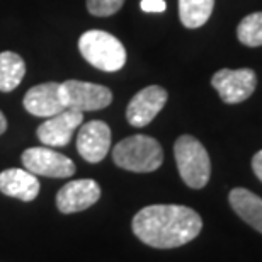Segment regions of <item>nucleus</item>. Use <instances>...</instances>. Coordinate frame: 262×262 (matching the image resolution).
Masks as SVG:
<instances>
[{"label":"nucleus","instance_id":"obj_1","mask_svg":"<svg viewBox=\"0 0 262 262\" xmlns=\"http://www.w3.org/2000/svg\"><path fill=\"white\" fill-rule=\"evenodd\" d=\"M131 228L148 247L176 249L198 237L203 220L194 209L181 204H151L135 214Z\"/></svg>","mask_w":262,"mask_h":262},{"label":"nucleus","instance_id":"obj_2","mask_svg":"<svg viewBox=\"0 0 262 262\" xmlns=\"http://www.w3.org/2000/svg\"><path fill=\"white\" fill-rule=\"evenodd\" d=\"M113 160L118 167L129 172H154L164 162L160 143L151 136L133 135L113 148Z\"/></svg>","mask_w":262,"mask_h":262},{"label":"nucleus","instance_id":"obj_3","mask_svg":"<svg viewBox=\"0 0 262 262\" xmlns=\"http://www.w3.org/2000/svg\"><path fill=\"white\" fill-rule=\"evenodd\" d=\"M78 50L92 67L102 72H118L126 63V50L116 36L106 31H87L78 39Z\"/></svg>","mask_w":262,"mask_h":262},{"label":"nucleus","instance_id":"obj_4","mask_svg":"<svg viewBox=\"0 0 262 262\" xmlns=\"http://www.w3.org/2000/svg\"><path fill=\"white\" fill-rule=\"evenodd\" d=\"M177 170L191 189H203L211 176V162L206 148L191 135H182L174 145Z\"/></svg>","mask_w":262,"mask_h":262},{"label":"nucleus","instance_id":"obj_5","mask_svg":"<svg viewBox=\"0 0 262 262\" xmlns=\"http://www.w3.org/2000/svg\"><path fill=\"white\" fill-rule=\"evenodd\" d=\"M63 99L67 109L75 111H99L107 107L113 102V92L107 87L99 83L82 82V80H67L61 83Z\"/></svg>","mask_w":262,"mask_h":262},{"label":"nucleus","instance_id":"obj_6","mask_svg":"<svg viewBox=\"0 0 262 262\" xmlns=\"http://www.w3.org/2000/svg\"><path fill=\"white\" fill-rule=\"evenodd\" d=\"M211 85L216 89L223 102L238 104L252 96L257 85V75L250 68H240V70H223L216 72L211 78Z\"/></svg>","mask_w":262,"mask_h":262},{"label":"nucleus","instance_id":"obj_7","mask_svg":"<svg viewBox=\"0 0 262 262\" xmlns=\"http://www.w3.org/2000/svg\"><path fill=\"white\" fill-rule=\"evenodd\" d=\"M26 170L34 176L65 179L75 174V164L68 157L53 151L48 146H33L28 148L20 157Z\"/></svg>","mask_w":262,"mask_h":262},{"label":"nucleus","instance_id":"obj_8","mask_svg":"<svg viewBox=\"0 0 262 262\" xmlns=\"http://www.w3.org/2000/svg\"><path fill=\"white\" fill-rule=\"evenodd\" d=\"M169 94L160 85H148L135 94L126 107V119L131 126L143 128L164 109Z\"/></svg>","mask_w":262,"mask_h":262},{"label":"nucleus","instance_id":"obj_9","mask_svg":"<svg viewBox=\"0 0 262 262\" xmlns=\"http://www.w3.org/2000/svg\"><path fill=\"white\" fill-rule=\"evenodd\" d=\"M111 148V128L104 121L94 119L82 124L77 135V150L89 164H97Z\"/></svg>","mask_w":262,"mask_h":262},{"label":"nucleus","instance_id":"obj_10","mask_svg":"<svg viewBox=\"0 0 262 262\" xmlns=\"http://www.w3.org/2000/svg\"><path fill=\"white\" fill-rule=\"evenodd\" d=\"M23 104L26 111L38 118H51L67 109L63 89L58 82H46L29 89L26 92Z\"/></svg>","mask_w":262,"mask_h":262},{"label":"nucleus","instance_id":"obj_11","mask_svg":"<svg viewBox=\"0 0 262 262\" xmlns=\"http://www.w3.org/2000/svg\"><path fill=\"white\" fill-rule=\"evenodd\" d=\"M82 121L83 113L75 111V109H65L39 124L36 135L46 146H65L70 143L73 133L77 128H80Z\"/></svg>","mask_w":262,"mask_h":262},{"label":"nucleus","instance_id":"obj_12","mask_svg":"<svg viewBox=\"0 0 262 262\" xmlns=\"http://www.w3.org/2000/svg\"><path fill=\"white\" fill-rule=\"evenodd\" d=\"M101 198V186L92 179L70 181L56 194V206L61 213H78L94 206Z\"/></svg>","mask_w":262,"mask_h":262},{"label":"nucleus","instance_id":"obj_13","mask_svg":"<svg viewBox=\"0 0 262 262\" xmlns=\"http://www.w3.org/2000/svg\"><path fill=\"white\" fill-rule=\"evenodd\" d=\"M39 181L34 174L24 169H7L0 172V191L5 196L17 198L20 201H34L39 194Z\"/></svg>","mask_w":262,"mask_h":262},{"label":"nucleus","instance_id":"obj_14","mask_svg":"<svg viewBox=\"0 0 262 262\" xmlns=\"http://www.w3.org/2000/svg\"><path fill=\"white\" fill-rule=\"evenodd\" d=\"M230 206L233 211L249 223L254 230L262 233V199L244 187H235L230 191Z\"/></svg>","mask_w":262,"mask_h":262},{"label":"nucleus","instance_id":"obj_15","mask_svg":"<svg viewBox=\"0 0 262 262\" xmlns=\"http://www.w3.org/2000/svg\"><path fill=\"white\" fill-rule=\"evenodd\" d=\"M26 75V63L14 51L0 53V92H12Z\"/></svg>","mask_w":262,"mask_h":262},{"label":"nucleus","instance_id":"obj_16","mask_svg":"<svg viewBox=\"0 0 262 262\" xmlns=\"http://www.w3.org/2000/svg\"><path fill=\"white\" fill-rule=\"evenodd\" d=\"M214 0H179V17L187 29H198L208 23Z\"/></svg>","mask_w":262,"mask_h":262},{"label":"nucleus","instance_id":"obj_17","mask_svg":"<svg viewBox=\"0 0 262 262\" xmlns=\"http://www.w3.org/2000/svg\"><path fill=\"white\" fill-rule=\"evenodd\" d=\"M238 41L250 48L262 46V12H254L240 20L237 28Z\"/></svg>","mask_w":262,"mask_h":262},{"label":"nucleus","instance_id":"obj_18","mask_svg":"<svg viewBox=\"0 0 262 262\" xmlns=\"http://www.w3.org/2000/svg\"><path fill=\"white\" fill-rule=\"evenodd\" d=\"M124 0H87V9L92 15L97 17H107L116 14L123 7Z\"/></svg>","mask_w":262,"mask_h":262},{"label":"nucleus","instance_id":"obj_19","mask_svg":"<svg viewBox=\"0 0 262 262\" xmlns=\"http://www.w3.org/2000/svg\"><path fill=\"white\" fill-rule=\"evenodd\" d=\"M140 7L143 12H164L167 9V4L164 0H141Z\"/></svg>","mask_w":262,"mask_h":262},{"label":"nucleus","instance_id":"obj_20","mask_svg":"<svg viewBox=\"0 0 262 262\" xmlns=\"http://www.w3.org/2000/svg\"><path fill=\"white\" fill-rule=\"evenodd\" d=\"M252 169H254V174L257 176V179L262 182V150L257 151L252 159Z\"/></svg>","mask_w":262,"mask_h":262},{"label":"nucleus","instance_id":"obj_21","mask_svg":"<svg viewBox=\"0 0 262 262\" xmlns=\"http://www.w3.org/2000/svg\"><path fill=\"white\" fill-rule=\"evenodd\" d=\"M5 129H7V119H5L4 113L0 111V135H4Z\"/></svg>","mask_w":262,"mask_h":262}]
</instances>
